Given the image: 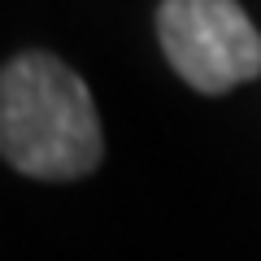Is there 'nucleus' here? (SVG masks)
Instances as JSON below:
<instances>
[{
    "mask_svg": "<svg viewBox=\"0 0 261 261\" xmlns=\"http://www.w3.org/2000/svg\"><path fill=\"white\" fill-rule=\"evenodd\" d=\"M157 39L174 74L205 96L261 74V35L235 0H161Z\"/></svg>",
    "mask_w": 261,
    "mask_h": 261,
    "instance_id": "obj_2",
    "label": "nucleus"
},
{
    "mask_svg": "<svg viewBox=\"0 0 261 261\" xmlns=\"http://www.w3.org/2000/svg\"><path fill=\"white\" fill-rule=\"evenodd\" d=\"M0 157L27 178H87L105 157L100 113L79 70L22 53L0 70Z\"/></svg>",
    "mask_w": 261,
    "mask_h": 261,
    "instance_id": "obj_1",
    "label": "nucleus"
}]
</instances>
